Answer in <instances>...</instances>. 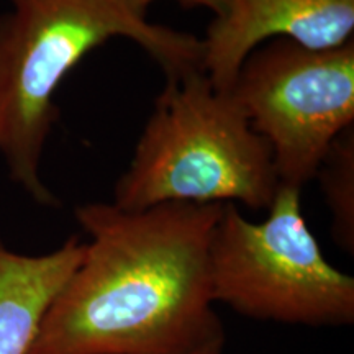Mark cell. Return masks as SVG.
I'll use <instances>...</instances> for the list:
<instances>
[{"label": "cell", "mask_w": 354, "mask_h": 354, "mask_svg": "<svg viewBox=\"0 0 354 354\" xmlns=\"http://www.w3.org/2000/svg\"><path fill=\"white\" fill-rule=\"evenodd\" d=\"M223 203H82L91 236L26 354H189L223 335L209 250Z\"/></svg>", "instance_id": "obj_1"}, {"label": "cell", "mask_w": 354, "mask_h": 354, "mask_svg": "<svg viewBox=\"0 0 354 354\" xmlns=\"http://www.w3.org/2000/svg\"><path fill=\"white\" fill-rule=\"evenodd\" d=\"M0 15V156L13 183L41 205L59 201L39 176L59 110L55 94L92 50L112 38L138 43L166 77L202 69V39L148 21L125 0H10Z\"/></svg>", "instance_id": "obj_2"}, {"label": "cell", "mask_w": 354, "mask_h": 354, "mask_svg": "<svg viewBox=\"0 0 354 354\" xmlns=\"http://www.w3.org/2000/svg\"><path fill=\"white\" fill-rule=\"evenodd\" d=\"M113 205L138 212L167 202L241 203L269 209L279 183L271 146L230 92L202 69L166 77Z\"/></svg>", "instance_id": "obj_3"}, {"label": "cell", "mask_w": 354, "mask_h": 354, "mask_svg": "<svg viewBox=\"0 0 354 354\" xmlns=\"http://www.w3.org/2000/svg\"><path fill=\"white\" fill-rule=\"evenodd\" d=\"M214 302L254 320L305 326L354 323V279L331 266L310 232L300 189L281 185L253 223L223 203L209 250Z\"/></svg>", "instance_id": "obj_4"}, {"label": "cell", "mask_w": 354, "mask_h": 354, "mask_svg": "<svg viewBox=\"0 0 354 354\" xmlns=\"http://www.w3.org/2000/svg\"><path fill=\"white\" fill-rule=\"evenodd\" d=\"M230 94L271 146L281 185L302 190L336 136L354 127V38L323 51L287 38L259 44Z\"/></svg>", "instance_id": "obj_5"}, {"label": "cell", "mask_w": 354, "mask_h": 354, "mask_svg": "<svg viewBox=\"0 0 354 354\" xmlns=\"http://www.w3.org/2000/svg\"><path fill=\"white\" fill-rule=\"evenodd\" d=\"M353 33L354 0H227L202 39V71L216 91L230 92L259 44L287 38L308 50H335Z\"/></svg>", "instance_id": "obj_6"}, {"label": "cell", "mask_w": 354, "mask_h": 354, "mask_svg": "<svg viewBox=\"0 0 354 354\" xmlns=\"http://www.w3.org/2000/svg\"><path fill=\"white\" fill-rule=\"evenodd\" d=\"M86 243L71 236L50 254L13 253L0 241V354H26L53 300L82 263Z\"/></svg>", "instance_id": "obj_7"}, {"label": "cell", "mask_w": 354, "mask_h": 354, "mask_svg": "<svg viewBox=\"0 0 354 354\" xmlns=\"http://www.w3.org/2000/svg\"><path fill=\"white\" fill-rule=\"evenodd\" d=\"M326 205L331 212V234L344 253L354 254V127L336 136L318 167Z\"/></svg>", "instance_id": "obj_8"}, {"label": "cell", "mask_w": 354, "mask_h": 354, "mask_svg": "<svg viewBox=\"0 0 354 354\" xmlns=\"http://www.w3.org/2000/svg\"><path fill=\"white\" fill-rule=\"evenodd\" d=\"M125 2L133 8V10L146 15L148 7L151 6L154 0H125ZM176 2L184 8H207V10H210L215 17H220L221 13L225 12V8H227V0H176Z\"/></svg>", "instance_id": "obj_9"}, {"label": "cell", "mask_w": 354, "mask_h": 354, "mask_svg": "<svg viewBox=\"0 0 354 354\" xmlns=\"http://www.w3.org/2000/svg\"><path fill=\"white\" fill-rule=\"evenodd\" d=\"M225 336H220V338L212 339V342L202 344L201 348L194 349L192 353L189 354H221V349H223Z\"/></svg>", "instance_id": "obj_10"}]
</instances>
